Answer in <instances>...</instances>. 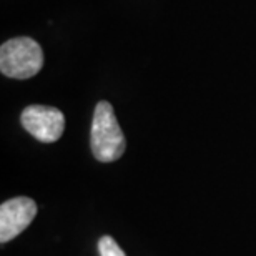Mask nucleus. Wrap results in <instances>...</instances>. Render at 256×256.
Wrapping results in <instances>:
<instances>
[{
  "instance_id": "obj_1",
  "label": "nucleus",
  "mask_w": 256,
  "mask_h": 256,
  "mask_svg": "<svg viewBox=\"0 0 256 256\" xmlns=\"http://www.w3.org/2000/svg\"><path fill=\"white\" fill-rule=\"evenodd\" d=\"M92 153L98 162L110 163L124 155L126 142L115 116L114 106L108 102H98L95 106L90 130Z\"/></svg>"
},
{
  "instance_id": "obj_2",
  "label": "nucleus",
  "mask_w": 256,
  "mask_h": 256,
  "mask_svg": "<svg viewBox=\"0 0 256 256\" xmlns=\"http://www.w3.org/2000/svg\"><path fill=\"white\" fill-rule=\"evenodd\" d=\"M44 66V50L28 37L7 40L0 48V70L8 78L27 80Z\"/></svg>"
},
{
  "instance_id": "obj_3",
  "label": "nucleus",
  "mask_w": 256,
  "mask_h": 256,
  "mask_svg": "<svg viewBox=\"0 0 256 256\" xmlns=\"http://www.w3.org/2000/svg\"><path fill=\"white\" fill-rule=\"evenodd\" d=\"M20 124L38 142L54 143L65 130V116L55 106L30 105L20 115Z\"/></svg>"
},
{
  "instance_id": "obj_4",
  "label": "nucleus",
  "mask_w": 256,
  "mask_h": 256,
  "mask_svg": "<svg viewBox=\"0 0 256 256\" xmlns=\"http://www.w3.org/2000/svg\"><path fill=\"white\" fill-rule=\"evenodd\" d=\"M37 214L32 198L17 196L0 204V243H7L28 228Z\"/></svg>"
},
{
  "instance_id": "obj_5",
  "label": "nucleus",
  "mask_w": 256,
  "mask_h": 256,
  "mask_svg": "<svg viewBox=\"0 0 256 256\" xmlns=\"http://www.w3.org/2000/svg\"><path fill=\"white\" fill-rule=\"evenodd\" d=\"M98 253L100 256H126L112 236H102L98 240Z\"/></svg>"
}]
</instances>
